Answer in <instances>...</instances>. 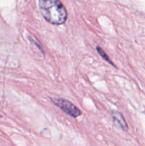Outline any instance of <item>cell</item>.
<instances>
[{
    "mask_svg": "<svg viewBox=\"0 0 145 146\" xmlns=\"http://www.w3.org/2000/svg\"><path fill=\"white\" fill-rule=\"evenodd\" d=\"M38 7L44 18L50 24L61 25L68 19V12L60 0H38Z\"/></svg>",
    "mask_w": 145,
    "mask_h": 146,
    "instance_id": "obj_1",
    "label": "cell"
},
{
    "mask_svg": "<svg viewBox=\"0 0 145 146\" xmlns=\"http://www.w3.org/2000/svg\"><path fill=\"white\" fill-rule=\"evenodd\" d=\"M32 41H34V44H36V46L38 47V48H39L40 51H41V52L43 53V54H44V51H43V48H42V47H41V44H40L39 42H38V41H35V39H34V38H33Z\"/></svg>",
    "mask_w": 145,
    "mask_h": 146,
    "instance_id": "obj_5",
    "label": "cell"
},
{
    "mask_svg": "<svg viewBox=\"0 0 145 146\" xmlns=\"http://www.w3.org/2000/svg\"><path fill=\"white\" fill-rule=\"evenodd\" d=\"M51 99L54 105L58 107L65 114L72 118H77L82 115L80 110L78 109L71 101L63 98H51Z\"/></svg>",
    "mask_w": 145,
    "mask_h": 146,
    "instance_id": "obj_2",
    "label": "cell"
},
{
    "mask_svg": "<svg viewBox=\"0 0 145 146\" xmlns=\"http://www.w3.org/2000/svg\"><path fill=\"white\" fill-rule=\"evenodd\" d=\"M111 117H112V120L115 123H116L119 126L122 128L123 131H127L128 130V125L126 121H125V118L122 115L121 113L117 112V111H113L111 113Z\"/></svg>",
    "mask_w": 145,
    "mask_h": 146,
    "instance_id": "obj_3",
    "label": "cell"
},
{
    "mask_svg": "<svg viewBox=\"0 0 145 146\" xmlns=\"http://www.w3.org/2000/svg\"><path fill=\"white\" fill-rule=\"evenodd\" d=\"M96 50H97V51H98V54H100V56L102 57V58H103V59L105 60V61H107V62L109 63V64H111V65L114 66L115 67V65L113 64V63L112 62V61H111V60L109 59V56H107V54L106 53H105V51H104V50L102 49V48H101V47L97 46L96 47Z\"/></svg>",
    "mask_w": 145,
    "mask_h": 146,
    "instance_id": "obj_4",
    "label": "cell"
}]
</instances>
